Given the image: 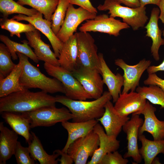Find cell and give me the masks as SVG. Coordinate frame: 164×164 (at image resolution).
<instances>
[{"instance_id": "cell-1", "label": "cell", "mask_w": 164, "mask_h": 164, "mask_svg": "<svg viewBox=\"0 0 164 164\" xmlns=\"http://www.w3.org/2000/svg\"><path fill=\"white\" fill-rule=\"evenodd\" d=\"M56 97L41 91L34 92L25 89L0 98V112L22 113L39 108L55 106Z\"/></svg>"}, {"instance_id": "cell-2", "label": "cell", "mask_w": 164, "mask_h": 164, "mask_svg": "<svg viewBox=\"0 0 164 164\" xmlns=\"http://www.w3.org/2000/svg\"><path fill=\"white\" fill-rule=\"evenodd\" d=\"M55 97L56 102L66 107L73 115L72 120L76 122L100 118L104 113L105 104L112 99L109 91L104 92L99 98L91 101L73 100L63 95H57Z\"/></svg>"}, {"instance_id": "cell-3", "label": "cell", "mask_w": 164, "mask_h": 164, "mask_svg": "<svg viewBox=\"0 0 164 164\" xmlns=\"http://www.w3.org/2000/svg\"><path fill=\"white\" fill-rule=\"evenodd\" d=\"M17 54L23 64L19 83L25 89L38 88L47 93L65 94L64 87L59 80L47 77L42 73L38 68L29 62L26 55L18 52Z\"/></svg>"}, {"instance_id": "cell-4", "label": "cell", "mask_w": 164, "mask_h": 164, "mask_svg": "<svg viewBox=\"0 0 164 164\" xmlns=\"http://www.w3.org/2000/svg\"><path fill=\"white\" fill-rule=\"evenodd\" d=\"M97 9L99 11L108 10L110 17L121 18L123 22L134 31L144 26L148 19L145 7L132 8L124 6L117 0H105L103 4L99 5Z\"/></svg>"}, {"instance_id": "cell-5", "label": "cell", "mask_w": 164, "mask_h": 164, "mask_svg": "<svg viewBox=\"0 0 164 164\" xmlns=\"http://www.w3.org/2000/svg\"><path fill=\"white\" fill-rule=\"evenodd\" d=\"M20 113L28 120L31 128L51 126L58 122L72 119L74 117L68 109L58 108L55 106H45Z\"/></svg>"}, {"instance_id": "cell-6", "label": "cell", "mask_w": 164, "mask_h": 164, "mask_svg": "<svg viewBox=\"0 0 164 164\" xmlns=\"http://www.w3.org/2000/svg\"><path fill=\"white\" fill-rule=\"evenodd\" d=\"M44 67L48 75L61 82L65 89V96L68 97L73 100L83 101L92 98L85 92L71 72L60 66H55L46 63H44Z\"/></svg>"}, {"instance_id": "cell-7", "label": "cell", "mask_w": 164, "mask_h": 164, "mask_svg": "<svg viewBox=\"0 0 164 164\" xmlns=\"http://www.w3.org/2000/svg\"><path fill=\"white\" fill-rule=\"evenodd\" d=\"M78 67L95 69L100 72V63L95 40L88 32H76Z\"/></svg>"}, {"instance_id": "cell-8", "label": "cell", "mask_w": 164, "mask_h": 164, "mask_svg": "<svg viewBox=\"0 0 164 164\" xmlns=\"http://www.w3.org/2000/svg\"><path fill=\"white\" fill-rule=\"evenodd\" d=\"M99 139L93 130L85 136L80 138L70 145L67 153L75 164H87L89 157H92L99 147Z\"/></svg>"}, {"instance_id": "cell-9", "label": "cell", "mask_w": 164, "mask_h": 164, "mask_svg": "<svg viewBox=\"0 0 164 164\" xmlns=\"http://www.w3.org/2000/svg\"><path fill=\"white\" fill-rule=\"evenodd\" d=\"M97 13L92 12L80 7H74L70 4L66 15L63 23L56 36L62 42L66 41L76 32L79 25L83 22L94 19Z\"/></svg>"}, {"instance_id": "cell-10", "label": "cell", "mask_w": 164, "mask_h": 164, "mask_svg": "<svg viewBox=\"0 0 164 164\" xmlns=\"http://www.w3.org/2000/svg\"><path fill=\"white\" fill-rule=\"evenodd\" d=\"M86 21L79 28L80 32H99L118 36L121 30L130 27L126 23L105 14L96 15L93 19Z\"/></svg>"}, {"instance_id": "cell-11", "label": "cell", "mask_w": 164, "mask_h": 164, "mask_svg": "<svg viewBox=\"0 0 164 164\" xmlns=\"http://www.w3.org/2000/svg\"><path fill=\"white\" fill-rule=\"evenodd\" d=\"M71 72L92 98L97 99L102 96L104 84L98 70L78 67Z\"/></svg>"}, {"instance_id": "cell-12", "label": "cell", "mask_w": 164, "mask_h": 164, "mask_svg": "<svg viewBox=\"0 0 164 164\" xmlns=\"http://www.w3.org/2000/svg\"><path fill=\"white\" fill-rule=\"evenodd\" d=\"M151 61L142 59L137 64L131 65L126 63L122 59L118 58L115 60V65L121 68L124 71L123 75L124 79L123 88L121 93L135 91L139 86L140 79L144 72L150 66Z\"/></svg>"}, {"instance_id": "cell-13", "label": "cell", "mask_w": 164, "mask_h": 164, "mask_svg": "<svg viewBox=\"0 0 164 164\" xmlns=\"http://www.w3.org/2000/svg\"><path fill=\"white\" fill-rule=\"evenodd\" d=\"M143 122L139 115L133 114L122 129L126 135L127 140V151L123 157L125 158L132 157L137 164L140 163L142 159L139 152L138 140L139 129Z\"/></svg>"}, {"instance_id": "cell-14", "label": "cell", "mask_w": 164, "mask_h": 164, "mask_svg": "<svg viewBox=\"0 0 164 164\" xmlns=\"http://www.w3.org/2000/svg\"><path fill=\"white\" fill-rule=\"evenodd\" d=\"M42 14L39 12L31 16L19 14L12 18L17 21H25L33 25L37 30L44 34L50 42L56 56L58 57L62 48L63 43L61 42L53 32L52 22L43 17Z\"/></svg>"}, {"instance_id": "cell-15", "label": "cell", "mask_w": 164, "mask_h": 164, "mask_svg": "<svg viewBox=\"0 0 164 164\" xmlns=\"http://www.w3.org/2000/svg\"><path fill=\"white\" fill-rule=\"evenodd\" d=\"M156 108L147 101L144 108L135 114H142L144 116L143 123L139 129L138 135L147 132L152 136L153 140L164 139V121L157 118L155 114Z\"/></svg>"}, {"instance_id": "cell-16", "label": "cell", "mask_w": 164, "mask_h": 164, "mask_svg": "<svg viewBox=\"0 0 164 164\" xmlns=\"http://www.w3.org/2000/svg\"><path fill=\"white\" fill-rule=\"evenodd\" d=\"M146 99L137 92L131 91L121 93L115 103L114 108L121 115L128 116L142 111L146 103Z\"/></svg>"}, {"instance_id": "cell-17", "label": "cell", "mask_w": 164, "mask_h": 164, "mask_svg": "<svg viewBox=\"0 0 164 164\" xmlns=\"http://www.w3.org/2000/svg\"><path fill=\"white\" fill-rule=\"evenodd\" d=\"M104 108L103 115L97 120L103 125L108 135L117 137L122 130L123 125L130 118L128 116L120 115L115 110L111 101L107 103Z\"/></svg>"}, {"instance_id": "cell-18", "label": "cell", "mask_w": 164, "mask_h": 164, "mask_svg": "<svg viewBox=\"0 0 164 164\" xmlns=\"http://www.w3.org/2000/svg\"><path fill=\"white\" fill-rule=\"evenodd\" d=\"M29 45L34 49V52L39 60L43 61L55 66H60L58 59L50 49V46L41 39L39 30L25 33Z\"/></svg>"}, {"instance_id": "cell-19", "label": "cell", "mask_w": 164, "mask_h": 164, "mask_svg": "<svg viewBox=\"0 0 164 164\" xmlns=\"http://www.w3.org/2000/svg\"><path fill=\"white\" fill-rule=\"evenodd\" d=\"M93 131L99 138L100 143L87 164H99L103 157L108 153L117 151L120 147V141L117 137L108 135L103 127L97 123L94 127Z\"/></svg>"}, {"instance_id": "cell-20", "label": "cell", "mask_w": 164, "mask_h": 164, "mask_svg": "<svg viewBox=\"0 0 164 164\" xmlns=\"http://www.w3.org/2000/svg\"><path fill=\"white\" fill-rule=\"evenodd\" d=\"M98 54L100 63V74L112 96L113 102L115 103L121 93V88L124 83L123 76L118 73L114 74L107 65L103 54L99 53Z\"/></svg>"}, {"instance_id": "cell-21", "label": "cell", "mask_w": 164, "mask_h": 164, "mask_svg": "<svg viewBox=\"0 0 164 164\" xmlns=\"http://www.w3.org/2000/svg\"><path fill=\"white\" fill-rule=\"evenodd\" d=\"M159 14V8H153L149 21L145 27L146 29L145 36L150 38L152 40L151 51L153 58L156 61L159 60V48L161 46L164 45V39L161 37L162 31L158 25Z\"/></svg>"}, {"instance_id": "cell-22", "label": "cell", "mask_w": 164, "mask_h": 164, "mask_svg": "<svg viewBox=\"0 0 164 164\" xmlns=\"http://www.w3.org/2000/svg\"><path fill=\"white\" fill-rule=\"evenodd\" d=\"M0 164H6L15 154L18 134L5 126L2 121L0 122Z\"/></svg>"}, {"instance_id": "cell-23", "label": "cell", "mask_w": 164, "mask_h": 164, "mask_svg": "<svg viewBox=\"0 0 164 164\" xmlns=\"http://www.w3.org/2000/svg\"><path fill=\"white\" fill-rule=\"evenodd\" d=\"M78 48L76 33L63 42L58 57L60 66L72 72L78 67Z\"/></svg>"}, {"instance_id": "cell-24", "label": "cell", "mask_w": 164, "mask_h": 164, "mask_svg": "<svg viewBox=\"0 0 164 164\" xmlns=\"http://www.w3.org/2000/svg\"><path fill=\"white\" fill-rule=\"evenodd\" d=\"M98 122L97 119H93L84 122H71L66 121L61 122L62 125L68 133L66 143L62 151L67 153V150L70 144L77 139L87 134L93 130Z\"/></svg>"}, {"instance_id": "cell-25", "label": "cell", "mask_w": 164, "mask_h": 164, "mask_svg": "<svg viewBox=\"0 0 164 164\" xmlns=\"http://www.w3.org/2000/svg\"><path fill=\"white\" fill-rule=\"evenodd\" d=\"M2 117L18 135L23 137L29 144L31 141L32 135L28 120L21 113L10 112L0 113Z\"/></svg>"}, {"instance_id": "cell-26", "label": "cell", "mask_w": 164, "mask_h": 164, "mask_svg": "<svg viewBox=\"0 0 164 164\" xmlns=\"http://www.w3.org/2000/svg\"><path fill=\"white\" fill-rule=\"evenodd\" d=\"M22 67V63L19 60V63L8 75L0 79V97L25 89L19 83Z\"/></svg>"}, {"instance_id": "cell-27", "label": "cell", "mask_w": 164, "mask_h": 164, "mask_svg": "<svg viewBox=\"0 0 164 164\" xmlns=\"http://www.w3.org/2000/svg\"><path fill=\"white\" fill-rule=\"evenodd\" d=\"M138 139L142 145L141 147L139 149V152L145 164H152L158 154H164V139L149 140L143 134L138 135Z\"/></svg>"}, {"instance_id": "cell-28", "label": "cell", "mask_w": 164, "mask_h": 164, "mask_svg": "<svg viewBox=\"0 0 164 164\" xmlns=\"http://www.w3.org/2000/svg\"><path fill=\"white\" fill-rule=\"evenodd\" d=\"M32 138L28 144L30 155L35 160L38 161L40 164H57L58 161L56 159L60 154L53 152V154H48L44 150L42 143L35 134L31 132Z\"/></svg>"}, {"instance_id": "cell-29", "label": "cell", "mask_w": 164, "mask_h": 164, "mask_svg": "<svg viewBox=\"0 0 164 164\" xmlns=\"http://www.w3.org/2000/svg\"><path fill=\"white\" fill-rule=\"evenodd\" d=\"M0 40L6 46L13 60L18 59L17 53L18 52L26 55L36 63L39 62V60L29 46L28 41L24 40L21 41L23 43H18L3 35H0Z\"/></svg>"}, {"instance_id": "cell-30", "label": "cell", "mask_w": 164, "mask_h": 164, "mask_svg": "<svg viewBox=\"0 0 164 164\" xmlns=\"http://www.w3.org/2000/svg\"><path fill=\"white\" fill-rule=\"evenodd\" d=\"M59 2V0H18L17 2L22 6H30L43 14L45 19L51 21Z\"/></svg>"}, {"instance_id": "cell-31", "label": "cell", "mask_w": 164, "mask_h": 164, "mask_svg": "<svg viewBox=\"0 0 164 164\" xmlns=\"http://www.w3.org/2000/svg\"><path fill=\"white\" fill-rule=\"evenodd\" d=\"M0 12L3 18H8L9 15L14 13L31 16L39 12L33 8H25L13 0H0Z\"/></svg>"}, {"instance_id": "cell-32", "label": "cell", "mask_w": 164, "mask_h": 164, "mask_svg": "<svg viewBox=\"0 0 164 164\" xmlns=\"http://www.w3.org/2000/svg\"><path fill=\"white\" fill-rule=\"evenodd\" d=\"M0 26L1 29L9 32L11 36L15 35L19 38L21 37V33L33 31L36 29L31 23L23 24L15 20L12 18L11 19L3 17L1 18Z\"/></svg>"}, {"instance_id": "cell-33", "label": "cell", "mask_w": 164, "mask_h": 164, "mask_svg": "<svg viewBox=\"0 0 164 164\" xmlns=\"http://www.w3.org/2000/svg\"><path fill=\"white\" fill-rule=\"evenodd\" d=\"M136 91L151 103L160 105L164 108V92L158 86H138Z\"/></svg>"}, {"instance_id": "cell-34", "label": "cell", "mask_w": 164, "mask_h": 164, "mask_svg": "<svg viewBox=\"0 0 164 164\" xmlns=\"http://www.w3.org/2000/svg\"><path fill=\"white\" fill-rule=\"evenodd\" d=\"M70 4L69 0H59L56 8L52 17V29L56 35L62 26L68 8Z\"/></svg>"}, {"instance_id": "cell-35", "label": "cell", "mask_w": 164, "mask_h": 164, "mask_svg": "<svg viewBox=\"0 0 164 164\" xmlns=\"http://www.w3.org/2000/svg\"><path fill=\"white\" fill-rule=\"evenodd\" d=\"M11 56L6 45L0 44V79L8 75L15 67L16 64L11 60Z\"/></svg>"}, {"instance_id": "cell-36", "label": "cell", "mask_w": 164, "mask_h": 164, "mask_svg": "<svg viewBox=\"0 0 164 164\" xmlns=\"http://www.w3.org/2000/svg\"><path fill=\"white\" fill-rule=\"evenodd\" d=\"M28 147L22 146L18 141L16 145L15 155L18 164H34L35 160L31 157Z\"/></svg>"}, {"instance_id": "cell-37", "label": "cell", "mask_w": 164, "mask_h": 164, "mask_svg": "<svg viewBox=\"0 0 164 164\" xmlns=\"http://www.w3.org/2000/svg\"><path fill=\"white\" fill-rule=\"evenodd\" d=\"M128 160L117 151L108 153L102 158L99 164H127Z\"/></svg>"}, {"instance_id": "cell-38", "label": "cell", "mask_w": 164, "mask_h": 164, "mask_svg": "<svg viewBox=\"0 0 164 164\" xmlns=\"http://www.w3.org/2000/svg\"><path fill=\"white\" fill-rule=\"evenodd\" d=\"M143 83L146 85H156L164 92V79L158 77L155 73L148 74L147 78L144 80Z\"/></svg>"}, {"instance_id": "cell-39", "label": "cell", "mask_w": 164, "mask_h": 164, "mask_svg": "<svg viewBox=\"0 0 164 164\" xmlns=\"http://www.w3.org/2000/svg\"><path fill=\"white\" fill-rule=\"evenodd\" d=\"M69 0L70 4L78 5L92 12L97 13V12L96 9L93 6L90 0Z\"/></svg>"}, {"instance_id": "cell-40", "label": "cell", "mask_w": 164, "mask_h": 164, "mask_svg": "<svg viewBox=\"0 0 164 164\" xmlns=\"http://www.w3.org/2000/svg\"><path fill=\"white\" fill-rule=\"evenodd\" d=\"M54 152L58 153L61 156L60 159H58L60 164H72L74 162L72 158L67 153L59 149L56 150Z\"/></svg>"}, {"instance_id": "cell-41", "label": "cell", "mask_w": 164, "mask_h": 164, "mask_svg": "<svg viewBox=\"0 0 164 164\" xmlns=\"http://www.w3.org/2000/svg\"><path fill=\"white\" fill-rule=\"evenodd\" d=\"M120 4H123L127 7L136 8L140 6L139 0H117Z\"/></svg>"}, {"instance_id": "cell-42", "label": "cell", "mask_w": 164, "mask_h": 164, "mask_svg": "<svg viewBox=\"0 0 164 164\" xmlns=\"http://www.w3.org/2000/svg\"><path fill=\"white\" fill-rule=\"evenodd\" d=\"M146 70L148 74L155 73L159 71H164V59L160 64L157 66H150Z\"/></svg>"}, {"instance_id": "cell-43", "label": "cell", "mask_w": 164, "mask_h": 164, "mask_svg": "<svg viewBox=\"0 0 164 164\" xmlns=\"http://www.w3.org/2000/svg\"><path fill=\"white\" fill-rule=\"evenodd\" d=\"M158 6L160 10L159 18L163 24L164 26V0H160Z\"/></svg>"}, {"instance_id": "cell-44", "label": "cell", "mask_w": 164, "mask_h": 164, "mask_svg": "<svg viewBox=\"0 0 164 164\" xmlns=\"http://www.w3.org/2000/svg\"><path fill=\"white\" fill-rule=\"evenodd\" d=\"M160 0H139L140 6L144 7L148 4H154L158 6Z\"/></svg>"}, {"instance_id": "cell-45", "label": "cell", "mask_w": 164, "mask_h": 164, "mask_svg": "<svg viewBox=\"0 0 164 164\" xmlns=\"http://www.w3.org/2000/svg\"><path fill=\"white\" fill-rule=\"evenodd\" d=\"M152 164H161L160 162V160L158 158L155 157L152 161Z\"/></svg>"}]
</instances>
